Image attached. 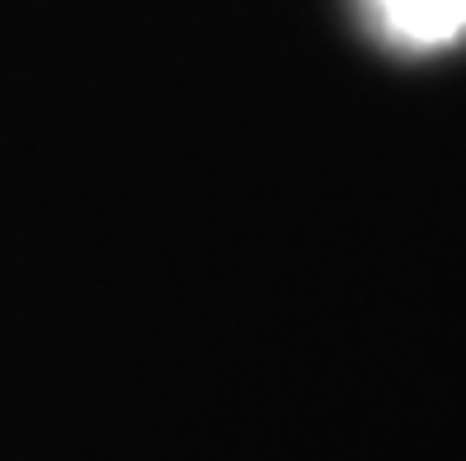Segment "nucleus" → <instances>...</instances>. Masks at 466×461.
Masks as SVG:
<instances>
[{
  "label": "nucleus",
  "instance_id": "nucleus-1",
  "mask_svg": "<svg viewBox=\"0 0 466 461\" xmlns=\"http://www.w3.org/2000/svg\"><path fill=\"white\" fill-rule=\"evenodd\" d=\"M381 15L405 43H448L466 29V0H381Z\"/></svg>",
  "mask_w": 466,
  "mask_h": 461
}]
</instances>
